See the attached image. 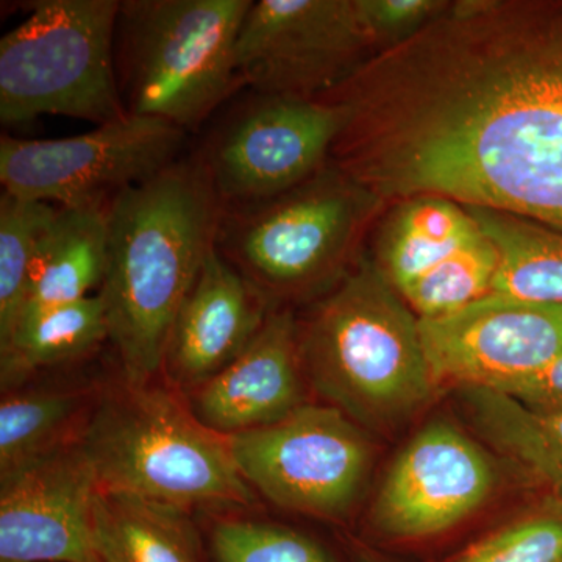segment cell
<instances>
[{
    "label": "cell",
    "mask_w": 562,
    "mask_h": 562,
    "mask_svg": "<svg viewBox=\"0 0 562 562\" xmlns=\"http://www.w3.org/2000/svg\"><path fill=\"white\" fill-rule=\"evenodd\" d=\"M461 203L439 195L398 202L376 243V268L398 292L479 235Z\"/></svg>",
    "instance_id": "d6986e66"
},
{
    "label": "cell",
    "mask_w": 562,
    "mask_h": 562,
    "mask_svg": "<svg viewBox=\"0 0 562 562\" xmlns=\"http://www.w3.org/2000/svg\"><path fill=\"white\" fill-rule=\"evenodd\" d=\"M106 262L109 206L58 209L41 243L24 312L90 297L101 290Z\"/></svg>",
    "instance_id": "e0dca14e"
},
{
    "label": "cell",
    "mask_w": 562,
    "mask_h": 562,
    "mask_svg": "<svg viewBox=\"0 0 562 562\" xmlns=\"http://www.w3.org/2000/svg\"><path fill=\"white\" fill-rule=\"evenodd\" d=\"M366 432L335 406L303 403L276 424L225 439L251 490L286 512L342 522L371 473Z\"/></svg>",
    "instance_id": "ba28073f"
},
{
    "label": "cell",
    "mask_w": 562,
    "mask_h": 562,
    "mask_svg": "<svg viewBox=\"0 0 562 562\" xmlns=\"http://www.w3.org/2000/svg\"><path fill=\"white\" fill-rule=\"evenodd\" d=\"M99 490L181 512H243L255 503L224 436L169 387L122 383L92 406L80 435Z\"/></svg>",
    "instance_id": "277c9868"
},
{
    "label": "cell",
    "mask_w": 562,
    "mask_h": 562,
    "mask_svg": "<svg viewBox=\"0 0 562 562\" xmlns=\"http://www.w3.org/2000/svg\"><path fill=\"white\" fill-rule=\"evenodd\" d=\"M498 255L491 292L562 303V232L512 213L465 206Z\"/></svg>",
    "instance_id": "44dd1931"
},
{
    "label": "cell",
    "mask_w": 562,
    "mask_h": 562,
    "mask_svg": "<svg viewBox=\"0 0 562 562\" xmlns=\"http://www.w3.org/2000/svg\"><path fill=\"white\" fill-rule=\"evenodd\" d=\"M187 132L171 122L125 114L60 139L0 138V181L18 198L58 209L109 206L122 191L181 158Z\"/></svg>",
    "instance_id": "9c48e42d"
},
{
    "label": "cell",
    "mask_w": 562,
    "mask_h": 562,
    "mask_svg": "<svg viewBox=\"0 0 562 562\" xmlns=\"http://www.w3.org/2000/svg\"><path fill=\"white\" fill-rule=\"evenodd\" d=\"M224 206L199 155L179 158L109 205L98 294L128 384L154 383L181 303L216 247Z\"/></svg>",
    "instance_id": "7a4b0ae2"
},
{
    "label": "cell",
    "mask_w": 562,
    "mask_h": 562,
    "mask_svg": "<svg viewBox=\"0 0 562 562\" xmlns=\"http://www.w3.org/2000/svg\"><path fill=\"white\" fill-rule=\"evenodd\" d=\"M373 57L414 38L449 9L443 0H355Z\"/></svg>",
    "instance_id": "83f0119b"
},
{
    "label": "cell",
    "mask_w": 562,
    "mask_h": 562,
    "mask_svg": "<svg viewBox=\"0 0 562 562\" xmlns=\"http://www.w3.org/2000/svg\"><path fill=\"white\" fill-rule=\"evenodd\" d=\"M341 125L325 99L257 94L198 155L224 209L251 205L322 171Z\"/></svg>",
    "instance_id": "8fae6325"
},
{
    "label": "cell",
    "mask_w": 562,
    "mask_h": 562,
    "mask_svg": "<svg viewBox=\"0 0 562 562\" xmlns=\"http://www.w3.org/2000/svg\"><path fill=\"white\" fill-rule=\"evenodd\" d=\"M376 202L439 195L562 232V2L464 0L322 95Z\"/></svg>",
    "instance_id": "6da1fadb"
},
{
    "label": "cell",
    "mask_w": 562,
    "mask_h": 562,
    "mask_svg": "<svg viewBox=\"0 0 562 562\" xmlns=\"http://www.w3.org/2000/svg\"><path fill=\"white\" fill-rule=\"evenodd\" d=\"M439 562H562V502L547 495L531 512Z\"/></svg>",
    "instance_id": "484cf974"
},
{
    "label": "cell",
    "mask_w": 562,
    "mask_h": 562,
    "mask_svg": "<svg viewBox=\"0 0 562 562\" xmlns=\"http://www.w3.org/2000/svg\"><path fill=\"white\" fill-rule=\"evenodd\" d=\"M532 412L562 416V355L539 371L498 387Z\"/></svg>",
    "instance_id": "f1b7e54d"
},
{
    "label": "cell",
    "mask_w": 562,
    "mask_h": 562,
    "mask_svg": "<svg viewBox=\"0 0 562 562\" xmlns=\"http://www.w3.org/2000/svg\"><path fill=\"white\" fill-rule=\"evenodd\" d=\"M303 380L299 324L286 310L271 312L236 360L188 394V406L209 430L231 438L276 424L302 406Z\"/></svg>",
    "instance_id": "2e32d148"
},
{
    "label": "cell",
    "mask_w": 562,
    "mask_h": 562,
    "mask_svg": "<svg viewBox=\"0 0 562 562\" xmlns=\"http://www.w3.org/2000/svg\"><path fill=\"white\" fill-rule=\"evenodd\" d=\"M353 561L355 562H391L380 554L375 552V550L369 549V547H355L353 550Z\"/></svg>",
    "instance_id": "f546056e"
},
{
    "label": "cell",
    "mask_w": 562,
    "mask_h": 562,
    "mask_svg": "<svg viewBox=\"0 0 562 562\" xmlns=\"http://www.w3.org/2000/svg\"><path fill=\"white\" fill-rule=\"evenodd\" d=\"M498 475L486 450L447 419L417 431L373 498L369 527L391 546H414L460 527L490 501Z\"/></svg>",
    "instance_id": "7c38bea8"
},
{
    "label": "cell",
    "mask_w": 562,
    "mask_h": 562,
    "mask_svg": "<svg viewBox=\"0 0 562 562\" xmlns=\"http://www.w3.org/2000/svg\"><path fill=\"white\" fill-rule=\"evenodd\" d=\"M371 50L355 0H251L236 69L257 94L319 99L371 60Z\"/></svg>",
    "instance_id": "30bf717a"
},
{
    "label": "cell",
    "mask_w": 562,
    "mask_h": 562,
    "mask_svg": "<svg viewBox=\"0 0 562 562\" xmlns=\"http://www.w3.org/2000/svg\"><path fill=\"white\" fill-rule=\"evenodd\" d=\"M99 562H201L190 513L99 491L94 514Z\"/></svg>",
    "instance_id": "ffe728a7"
},
{
    "label": "cell",
    "mask_w": 562,
    "mask_h": 562,
    "mask_svg": "<svg viewBox=\"0 0 562 562\" xmlns=\"http://www.w3.org/2000/svg\"><path fill=\"white\" fill-rule=\"evenodd\" d=\"M497 266V250L480 232L401 294L419 319H439L490 294Z\"/></svg>",
    "instance_id": "d4e9b609"
},
{
    "label": "cell",
    "mask_w": 562,
    "mask_h": 562,
    "mask_svg": "<svg viewBox=\"0 0 562 562\" xmlns=\"http://www.w3.org/2000/svg\"><path fill=\"white\" fill-rule=\"evenodd\" d=\"M269 314L268 301L214 247L173 319L161 373L191 394L246 350Z\"/></svg>",
    "instance_id": "9a60e30c"
},
{
    "label": "cell",
    "mask_w": 562,
    "mask_h": 562,
    "mask_svg": "<svg viewBox=\"0 0 562 562\" xmlns=\"http://www.w3.org/2000/svg\"><path fill=\"white\" fill-rule=\"evenodd\" d=\"M251 0H127L116 70L128 114L194 132L243 87L236 43Z\"/></svg>",
    "instance_id": "5b68a950"
},
{
    "label": "cell",
    "mask_w": 562,
    "mask_h": 562,
    "mask_svg": "<svg viewBox=\"0 0 562 562\" xmlns=\"http://www.w3.org/2000/svg\"><path fill=\"white\" fill-rule=\"evenodd\" d=\"M476 430L562 502V416L532 412L501 391L462 387Z\"/></svg>",
    "instance_id": "7402d4cb"
},
{
    "label": "cell",
    "mask_w": 562,
    "mask_h": 562,
    "mask_svg": "<svg viewBox=\"0 0 562 562\" xmlns=\"http://www.w3.org/2000/svg\"><path fill=\"white\" fill-rule=\"evenodd\" d=\"M117 0H38L0 41V121L65 116L95 125L127 113L116 70Z\"/></svg>",
    "instance_id": "8992f818"
},
{
    "label": "cell",
    "mask_w": 562,
    "mask_h": 562,
    "mask_svg": "<svg viewBox=\"0 0 562 562\" xmlns=\"http://www.w3.org/2000/svg\"><path fill=\"white\" fill-rule=\"evenodd\" d=\"M76 390L3 395L0 403V476L77 441L92 408Z\"/></svg>",
    "instance_id": "603a6c76"
},
{
    "label": "cell",
    "mask_w": 562,
    "mask_h": 562,
    "mask_svg": "<svg viewBox=\"0 0 562 562\" xmlns=\"http://www.w3.org/2000/svg\"><path fill=\"white\" fill-rule=\"evenodd\" d=\"M299 350L314 390L366 431L397 430L436 386L419 317L375 262H360L317 303L299 325Z\"/></svg>",
    "instance_id": "3957f363"
},
{
    "label": "cell",
    "mask_w": 562,
    "mask_h": 562,
    "mask_svg": "<svg viewBox=\"0 0 562 562\" xmlns=\"http://www.w3.org/2000/svg\"><path fill=\"white\" fill-rule=\"evenodd\" d=\"M211 552L216 562H336L324 546L301 531L236 517L213 525Z\"/></svg>",
    "instance_id": "4316f807"
},
{
    "label": "cell",
    "mask_w": 562,
    "mask_h": 562,
    "mask_svg": "<svg viewBox=\"0 0 562 562\" xmlns=\"http://www.w3.org/2000/svg\"><path fill=\"white\" fill-rule=\"evenodd\" d=\"M109 339V322L101 295L27 310L9 338L0 342L2 390L11 391L40 369L66 364L91 353Z\"/></svg>",
    "instance_id": "ac0fdd59"
},
{
    "label": "cell",
    "mask_w": 562,
    "mask_h": 562,
    "mask_svg": "<svg viewBox=\"0 0 562 562\" xmlns=\"http://www.w3.org/2000/svg\"><path fill=\"white\" fill-rule=\"evenodd\" d=\"M57 210L5 191L0 198V342L27 305L41 243Z\"/></svg>",
    "instance_id": "cb8c5ba5"
},
{
    "label": "cell",
    "mask_w": 562,
    "mask_h": 562,
    "mask_svg": "<svg viewBox=\"0 0 562 562\" xmlns=\"http://www.w3.org/2000/svg\"><path fill=\"white\" fill-rule=\"evenodd\" d=\"M376 203L328 162L277 198L224 209L217 251L268 303L302 297L342 279Z\"/></svg>",
    "instance_id": "52a82bcc"
},
{
    "label": "cell",
    "mask_w": 562,
    "mask_h": 562,
    "mask_svg": "<svg viewBox=\"0 0 562 562\" xmlns=\"http://www.w3.org/2000/svg\"><path fill=\"white\" fill-rule=\"evenodd\" d=\"M436 384L498 390L562 355V303L490 294L439 319H419Z\"/></svg>",
    "instance_id": "4fadbf2b"
},
{
    "label": "cell",
    "mask_w": 562,
    "mask_h": 562,
    "mask_svg": "<svg viewBox=\"0 0 562 562\" xmlns=\"http://www.w3.org/2000/svg\"><path fill=\"white\" fill-rule=\"evenodd\" d=\"M99 491L80 438L0 476V562H99Z\"/></svg>",
    "instance_id": "5bb4252c"
}]
</instances>
